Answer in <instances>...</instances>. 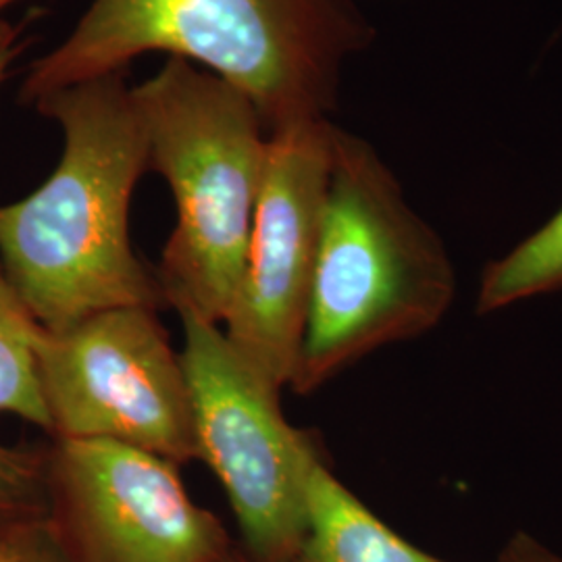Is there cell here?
I'll list each match as a JSON object with an SVG mask.
<instances>
[{"label":"cell","instance_id":"cell-7","mask_svg":"<svg viewBox=\"0 0 562 562\" xmlns=\"http://www.w3.org/2000/svg\"><path fill=\"white\" fill-rule=\"evenodd\" d=\"M46 527L71 562H227L220 519L178 464L125 443L50 438Z\"/></svg>","mask_w":562,"mask_h":562},{"label":"cell","instance_id":"cell-3","mask_svg":"<svg viewBox=\"0 0 562 562\" xmlns=\"http://www.w3.org/2000/svg\"><path fill=\"white\" fill-rule=\"evenodd\" d=\"M457 273L369 142L336 125L322 244L290 385L313 394L383 346L442 322Z\"/></svg>","mask_w":562,"mask_h":562},{"label":"cell","instance_id":"cell-14","mask_svg":"<svg viewBox=\"0 0 562 562\" xmlns=\"http://www.w3.org/2000/svg\"><path fill=\"white\" fill-rule=\"evenodd\" d=\"M21 562H71L67 559V554L59 548V543L53 540L50 531L46 525H42L41 529L32 536L30 548Z\"/></svg>","mask_w":562,"mask_h":562},{"label":"cell","instance_id":"cell-9","mask_svg":"<svg viewBox=\"0 0 562 562\" xmlns=\"http://www.w3.org/2000/svg\"><path fill=\"white\" fill-rule=\"evenodd\" d=\"M294 562H446L406 542L334 475L322 454L306 482V529Z\"/></svg>","mask_w":562,"mask_h":562},{"label":"cell","instance_id":"cell-18","mask_svg":"<svg viewBox=\"0 0 562 562\" xmlns=\"http://www.w3.org/2000/svg\"><path fill=\"white\" fill-rule=\"evenodd\" d=\"M227 562H255L250 561L246 554H240V552H232V557H229V561Z\"/></svg>","mask_w":562,"mask_h":562},{"label":"cell","instance_id":"cell-12","mask_svg":"<svg viewBox=\"0 0 562 562\" xmlns=\"http://www.w3.org/2000/svg\"><path fill=\"white\" fill-rule=\"evenodd\" d=\"M48 519L44 448L0 443V538L34 531Z\"/></svg>","mask_w":562,"mask_h":562},{"label":"cell","instance_id":"cell-17","mask_svg":"<svg viewBox=\"0 0 562 562\" xmlns=\"http://www.w3.org/2000/svg\"><path fill=\"white\" fill-rule=\"evenodd\" d=\"M23 0H0V20H2V13L4 11H9L11 7H15V4H20Z\"/></svg>","mask_w":562,"mask_h":562},{"label":"cell","instance_id":"cell-15","mask_svg":"<svg viewBox=\"0 0 562 562\" xmlns=\"http://www.w3.org/2000/svg\"><path fill=\"white\" fill-rule=\"evenodd\" d=\"M501 562H562V559L546 552L527 538H517L515 542L510 543V550L504 554Z\"/></svg>","mask_w":562,"mask_h":562},{"label":"cell","instance_id":"cell-4","mask_svg":"<svg viewBox=\"0 0 562 562\" xmlns=\"http://www.w3.org/2000/svg\"><path fill=\"white\" fill-rule=\"evenodd\" d=\"M148 169L176 202L155 269L178 315L223 325L240 288L269 134L236 86L181 59L134 83Z\"/></svg>","mask_w":562,"mask_h":562},{"label":"cell","instance_id":"cell-1","mask_svg":"<svg viewBox=\"0 0 562 562\" xmlns=\"http://www.w3.org/2000/svg\"><path fill=\"white\" fill-rule=\"evenodd\" d=\"M375 36L357 0H90L69 34L30 63L20 102L34 106L162 53L236 86L276 134L331 120L346 65Z\"/></svg>","mask_w":562,"mask_h":562},{"label":"cell","instance_id":"cell-6","mask_svg":"<svg viewBox=\"0 0 562 562\" xmlns=\"http://www.w3.org/2000/svg\"><path fill=\"white\" fill-rule=\"evenodd\" d=\"M36 359L50 438L125 443L178 467L199 459L183 361L155 308L42 329Z\"/></svg>","mask_w":562,"mask_h":562},{"label":"cell","instance_id":"cell-2","mask_svg":"<svg viewBox=\"0 0 562 562\" xmlns=\"http://www.w3.org/2000/svg\"><path fill=\"white\" fill-rule=\"evenodd\" d=\"M63 150L32 194L0 204V262L46 331L94 313L159 311L161 285L134 250L130 209L148 169V140L130 71L59 90L34 104Z\"/></svg>","mask_w":562,"mask_h":562},{"label":"cell","instance_id":"cell-16","mask_svg":"<svg viewBox=\"0 0 562 562\" xmlns=\"http://www.w3.org/2000/svg\"><path fill=\"white\" fill-rule=\"evenodd\" d=\"M41 529V527H38ZM27 531V533H21V536H9V538H0V562H21L30 542H32V536L38 531Z\"/></svg>","mask_w":562,"mask_h":562},{"label":"cell","instance_id":"cell-8","mask_svg":"<svg viewBox=\"0 0 562 562\" xmlns=\"http://www.w3.org/2000/svg\"><path fill=\"white\" fill-rule=\"evenodd\" d=\"M331 120L269 134L238 294L223 322L267 382L290 385L301 350L334 159Z\"/></svg>","mask_w":562,"mask_h":562},{"label":"cell","instance_id":"cell-10","mask_svg":"<svg viewBox=\"0 0 562 562\" xmlns=\"http://www.w3.org/2000/svg\"><path fill=\"white\" fill-rule=\"evenodd\" d=\"M41 323L34 319L0 262V413L15 415L48 434L42 401L36 346Z\"/></svg>","mask_w":562,"mask_h":562},{"label":"cell","instance_id":"cell-11","mask_svg":"<svg viewBox=\"0 0 562 562\" xmlns=\"http://www.w3.org/2000/svg\"><path fill=\"white\" fill-rule=\"evenodd\" d=\"M562 288V206L531 236L483 271L477 313H496Z\"/></svg>","mask_w":562,"mask_h":562},{"label":"cell","instance_id":"cell-5","mask_svg":"<svg viewBox=\"0 0 562 562\" xmlns=\"http://www.w3.org/2000/svg\"><path fill=\"white\" fill-rule=\"evenodd\" d=\"M199 459L206 462L240 527L246 557L294 562L306 529V482L322 454L285 422L280 392L241 357L222 325L180 315Z\"/></svg>","mask_w":562,"mask_h":562},{"label":"cell","instance_id":"cell-13","mask_svg":"<svg viewBox=\"0 0 562 562\" xmlns=\"http://www.w3.org/2000/svg\"><path fill=\"white\" fill-rule=\"evenodd\" d=\"M25 32V25L0 20V86L7 81L15 60L20 59L23 53L21 36Z\"/></svg>","mask_w":562,"mask_h":562}]
</instances>
